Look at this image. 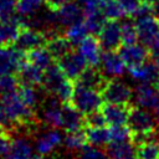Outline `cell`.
I'll return each instance as SVG.
<instances>
[{
	"instance_id": "6da1fadb",
	"label": "cell",
	"mask_w": 159,
	"mask_h": 159,
	"mask_svg": "<svg viewBox=\"0 0 159 159\" xmlns=\"http://www.w3.org/2000/svg\"><path fill=\"white\" fill-rule=\"evenodd\" d=\"M1 101L5 108L6 117L14 127H21L27 129L36 127L37 118L35 109L24 102L17 89L2 93Z\"/></svg>"
},
{
	"instance_id": "7a4b0ae2",
	"label": "cell",
	"mask_w": 159,
	"mask_h": 159,
	"mask_svg": "<svg viewBox=\"0 0 159 159\" xmlns=\"http://www.w3.org/2000/svg\"><path fill=\"white\" fill-rule=\"evenodd\" d=\"M132 130V142L138 144L149 137L157 134V119L148 109L139 106H130L128 124Z\"/></svg>"
},
{
	"instance_id": "3957f363",
	"label": "cell",
	"mask_w": 159,
	"mask_h": 159,
	"mask_svg": "<svg viewBox=\"0 0 159 159\" xmlns=\"http://www.w3.org/2000/svg\"><path fill=\"white\" fill-rule=\"evenodd\" d=\"M103 102L104 101L99 91L75 83V91L71 103L83 114H88L91 112L101 109Z\"/></svg>"
},
{
	"instance_id": "277c9868",
	"label": "cell",
	"mask_w": 159,
	"mask_h": 159,
	"mask_svg": "<svg viewBox=\"0 0 159 159\" xmlns=\"http://www.w3.org/2000/svg\"><path fill=\"white\" fill-rule=\"evenodd\" d=\"M47 35L45 31H40L37 29H32L31 26L24 24L17 37L16 41L14 43V47L16 50H19L20 52H22L24 55H26L27 52L36 50L39 47H43L47 42Z\"/></svg>"
},
{
	"instance_id": "5b68a950",
	"label": "cell",
	"mask_w": 159,
	"mask_h": 159,
	"mask_svg": "<svg viewBox=\"0 0 159 159\" xmlns=\"http://www.w3.org/2000/svg\"><path fill=\"white\" fill-rule=\"evenodd\" d=\"M101 94L104 102L129 104L134 96V92L123 81H119L118 78H108V81L101 91Z\"/></svg>"
},
{
	"instance_id": "8992f818",
	"label": "cell",
	"mask_w": 159,
	"mask_h": 159,
	"mask_svg": "<svg viewBox=\"0 0 159 159\" xmlns=\"http://www.w3.org/2000/svg\"><path fill=\"white\" fill-rule=\"evenodd\" d=\"M97 36L104 51L119 50L122 45L120 24L118 22V20H107Z\"/></svg>"
},
{
	"instance_id": "52a82bcc",
	"label": "cell",
	"mask_w": 159,
	"mask_h": 159,
	"mask_svg": "<svg viewBox=\"0 0 159 159\" xmlns=\"http://www.w3.org/2000/svg\"><path fill=\"white\" fill-rule=\"evenodd\" d=\"M120 57L123 58L125 66L128 70L130 68H135L140 65H143L144 62L148 61V58H150V53H149V48L140 43H132V45H123L119 47L118 50Z\"/></svg>"
},
{
	"instance_id": "ba28073f",
	"label": "cell",
	"mask_w": 159,
	"mask_h": 159,
	"mask_svg": "<svg viewBox=\"0 0 159 159\" xmlns=\"http://www.w3.org/2000/svg\"><path fill=\"white\" fill-rule=\"evenodd\" d=\"M134 99L137 106L155 111L159 107V84L139 82L134 89Z\"/></svg>"
},
{
	"instance_id": "9c48e42d",
	"label": "cell",
	"mask_w": 159,
	"mask_h": 159,
	"mask_svg": "<svg viewBox=\"0 0 159 159\" xmlns=\"http://www.w3.org/2000/svg\"><path fill=\"white\" fill-rule=\"evenodd\" d=\"M56 62L61 67V70L63 71L66 77L72 80V81H75L84 71V68L88 66L87 61L80 53L78 50L77 51H75V50L70 51L68 53H66L63 57H61Z\"/></svg>"
},
{
	"instance_id": "30bf717a",
	"label": "cell",
	"mask_w": 159,
	"mask_h": 159,
	"mask_svg": "<svg viewBox=\"0 0 159 159\" xmlns=\"http://www.w3.org/2000/svg\"><path fill=\"white\" fill-rule=\"evenodd\" d=\"M135 26L139 41L149 48L159 35V21L149 14L135 19Z\"/></svg>"
},
{
	"instance_id": "8fae6325",
	"label": "cell",
	"mask_w": 159,
	"mask_h": 159,
	"mask_svg": "<svg viewBox=\"0 0 159 159\" xmlns=\"http://www.w3.org/2000/svg\"><path fill=\"white\" fill-rule=\"evenodd\" d=\"M25 61V55L14 46H0V77L9 73H17Z\"/></svg>"
},
{
	"instance_id": "7c38bea8",
	"label": "cell",
	"mask_w": 159,
	"mask_h": 159,
	"mask_svg": "<svg viewBox=\"0 0 159 159\" xmlns=\"http://www.w3.org/2000/svg\"><path fill=\"white\" fill-rule=\"evenodd\" d=\"M101 70L107 77L118 78L119 76H123L127 66L120 57L118 51H104L101 57Z\"/></svg>"
},
{
	"instance_id": "4fadbf2b",
	"label": "cell",
	"mask_w": 159,
	"mask_h": 159,
	"mask_svg": "<svg viewBox=\"0 0 159 159\" xmlns=\"http://www.w3.org/2000/svg\"><path fill=\"white\" fill-rule=\"evenodd\" d=\"M101 111L106 118L107 124L109 125H125L128 124L130 106L129 104H118L106 102L102 104Z\"/></svg>"
},
{
	"instance_id": "5bb4252c",
	"label": "cell",
	"mask_w": 159,
	"mask_h": 159,
	"mask_svg": "<svg viewBox=\"0 0 159 159\" xmlns=\"http://www.w3.org/2000/svg\"><path fill=\"white\" fill-rule=\"evenodd\" d=\"M78 51L87 61L88 66H98L101 63L102 57V46L99 40L93 35H87L80 43H78Z\"/></svg>"
},
{
	"instance_id": "9a60e30c",
	"label": "cell",
	"mask_w": 159,
	"mask_h": 159,
	"mask_svg": "<svg viewBox=\"0 0 159 159\" xmlns=\"http://www.w3.org/2000/svg\"><path fill=\"white\" fill-rule=\"evenodd\" d=\"M107 81H108V78L103 73L102 70L97 68V66H87L84 68V71L73 82L76 84H80V86H83L87 88H92V89H97L101 92Z\"/></svg>"
},
{
	"instance_id": "2e32d148",
	"label": "cell",
	"mask_w": 159,
	"mask_h": 159,
	"mask_svg": "<svg viewBox=\"0 0 159 159\" xmlns=\"http://www.w3.org/2000/svg\"><path fill=\"white\" fill-rule=\"evenodd\" d=\"M61 143H63V137L60 130L56 128H52L50 130H46L41 133L35 142V148L39 154L47 155L52 153Z\"/></svg>"
},
{
	"instance_id": "e0dca14e",
	"label": "cell",
	"mask_w": 159,
	"mask_h": 159,
	"mask_svg": "<svg viewBox=\"0 0 159 159\" xmlns=\"http://www.w3.org/2000/svg\"><path fill=\"white\" fill-rule=\"evenodd\" d=\"M20 84H30V86H41L43 84V77L45 71L35 66L34 63L29 62L26 58L20 66L17 73H16Z\"/></svg>"
},
{
	"instance_id": "ac0fdd59",
	"label": "cell",
	"mask_w": 159,
	"mask_h": 159,
	"mask_svg": "<svg viewBox=\"0 0 159 159\" xmlns=\"http://www.w3.org/2000/svg\"><path fill=\"white\" fill-rule=\"evenodd\" d=\"M133 80L143 83H154L159 84V66L150 58L143 65L128 70Z\"/></svg>"
},
{
	"instance_id": "d6986e66",
	"label": "cell",
	"mask_w": 159,
	"mask_h": 159,
	"mask_svg": "<svg viewBox=\"0 0 159 159\" xmlns=\"http://www.w3.org/2000/svg\"><path fill=\"white\" fill-rule=\"evenodd\" d=\"M62 113H63V124L62 128L68 132H75L83 129L86 127L84 114L80 112L72 103H63L62 104Z\"/></svg>"
},
{
	"instance_id": "ffe728a7",
	"label": "cell",
	"mask_w": 159,
	"mask_h": 159,
	"mask_svg": "<svg viewBox=\"0 0 159 159\" xmlns=\"http://www.w3.org/2000/svg\"><path fill=\"white\" fill-rule=\"evenodd\" d=\"M57 20L61 26H70L83 20V7L78 4V1H68L63 6H61L57 11Z\"/></svg>"
},
{
	"instance_id": "44dd1931",
	"label": "cell",
	"mask_w": 159,
	"mask_h": 159,
	"mask_svg": "<svg viewBox=\"0 0 159 159\" xmlns=\"http://www.w3.org/2000/svg\"><path fill=\"white\" fill-rule=\"evenodd\" d=\"M24 24L25 21L22 19H17L15 16L7 21L0 22V46H14Z\"/></svg>"
},
{
	"instance_id": "7402d4cb",
	"label": "cell",
	"mask_w": 159,
	"mask_h": 159,
	"mask_svg": "<svg viewBox=\"0 0 159 159\" xmlns=\"http://www.w3.org/2000/svg\"><path fill=\"white\" fill-rule=\"evenodd\" d=\"M47 37L48 39H47L45 47L52 55L55 61H58L61 57H63L66 53H68L70 51L73 50L72 42L65 35H60L58 32H56V34L50 35Z\"/></svg>"
},
{
	"instance_id": "603a6c76",
	"label": "cell",
	"mask_w": 159,
	"mask_h": 159,
	"mask_svg": "<svg viewBox=\"0 0 159 159\" xmlns=\"http://www.w3.org/2000/svg\"><path fill=\"white\" fill-rule=\"evenodd\" d=\"M42 120L50 128H62L63 124V113H62V103L55 97L47 101V104L43 109Z\"/></svg>"
},
{
	"instance_id": "cb8c5ba5",
	"label": "cell",
	"mask_w": 159,
	"mask_h": 159,
	"mask_svg": "<svg viewBox=\"0 0 159 159\" xmlns=\"http://www.w3.org/2000/svg\"><path fill=\"white\" fill-rule=\"evenodd\" d=\"M106 147L111 159H130L135 154V144L132 140L109 142Z\"/></svg>"
},
{
	"instance_id": "d4e9b609",
	"label": "cell",
	"mask_w": 159,
	"mask_h": 159,
	"mask_svg": "<svg viewBox=\"0 0 159 159\" xmlns=\"http://www.w3.org/2000/svg\"><path fill=\"white\" fill-rule=\"evenodd\" d=\"M66 78H67L66 75L63 73V71L61 70V67L55 61L48 68L45 70V77H43V84H42V87L47 92H50L51 94H53L55 91L57 89V87Z\"/></svg>"
},
{
	"instance_id": "484cf974",
	"label": "cell",
	"mask_w": 159,
	"mask_h": 159,
	"mask_svg": "<svg viewBox=\"0 0 159 159\" xmlns=\"http://www.w3.org/2000/svg\"><path fill=\"white\" fill-rule=\"evenodd\" d=\"M34 155L31 143L24 137H16L12 138L11 148L6 159H32Z\"/></svg>"
},
{
	"instance_id": "4316f807",
	"label": "cell",
	"mask_w": 159,
	"mask_h": 159,
	"mask_svg": "<svg viewBox=\"0 0 159 159\" xmlns=\"http://www.w3.org/2000/svg\"><path fill=\"white\" fill-rule=\"evenodd\" d=\"M157 135L158 133L135 144V154L139 159H159V137Z\"/></svg>"
},
{
	"instance_id": "83f0119b",
	"label": "cell",
	"mask_w": 159,
	"mask_h": 159,
	"mask_svg": "<svg viewBox=\"0 0 159 159\" xmlns=\"http://www.w3.org/2000/svg\"><path fill=\"white\" fill-rule=\"evenodd\" d=\"M25 58H26L29 62L34 63L35 66H37L39 68H41V70H43V71H45L46 68H48V67L55 62L52 55L48 52V50H47L45 46H43V47H39V48H36V50H32V51L27 52V53L25 55Z\"/></svg>"
},
{
	"instance_id": "f1b7e54d",
	"label": "cell",
	"mask_w": 159,
	"mask_h": 159,
	"mask_svg": "<svg viewBox=\"0 0 159 159\" xmlns=\"http://www.w3.org/2000/svg\"><path fill=\"white\" fill-rule=\"evenodd\" d=\"M84 134L87 142L96 147H103L111 142L109 128L106 127H84Z\"/></svg>"
},
{
	"instance_id": "f546056e",
	"label": "cell",
	"mask_w": 159,
	"mask_h": 159,
	"mask_svg": "<svg viewBox=\"0 0 159 159\" xmlns=\"http://www.w3.org/2000/svg\"><path fill=\"white\" fill-rule=\"evenodd\" d=\"M99 7L107 20H119L127 16L118 0H99Z\"/></svg>"
},
{
	"instance_id": "4dcf8cb0",
	"label": "cell",
	"mask_w": 159,
	"mask_h": 159,
	"mask_svg": "<svg viewBox=\"0 0 159 159\" xmlns=\"http://www.w3.org/2000/svg\"><path fill=\"white\" fill-rule=\"evenodd\" d=\"M45 0H16V12L21 17H31L39 12Z\"/></svg>"
},
{
	"instance_id": "1f68e13d",
	"label": "cell",
	"mask_w": 159,
	"mask_h": 159,
	"mask_svg": "<svg viewBox=\"0 0 159 159\" xmlns=\"http://www.w3.org/2000/svg\"><path fill=\"white\" fill-rule=\"evenodd\" d=\"M87 138L84 134V129L75 130V132H68L66 137L63 138V144L68 150H81L83 147H86Z\"/></svg>"
},
{
	"instance_id": "d6a6232c",
	"label": "cell",
	"mask_w": 159,
	"mask_h": 159,
	"mask_svg": "<svg viewBox=\"0 0 159 159\" xmlns=\"http://www.w3.org/2000/svg\"><path fill=\"white\" fill-rule=\"evenodd\" d=\"M88 29L84 24L83 20L76 22V24H72L70 26H67L66 31H65V36L72 42V45H78L87 35H88Z\"/></svg>"
},
{
	"instance_id": "836d02e7",
	"label": "cell",
	"mask_w": 159,
	"mask_h": 159,
	"mask_svg": "<svg viewBox=\"0 0 159 159\" xmlns=\"http://www.w3.org/2000/svg\"><path fill=\"white\" fill-rule=\"evenodd\" d=\"M17 92L20 93L24 102L30 106L31 108L36 109L40 103V91L37 89V86H30V84H20L17 88Z\"/></svg>"
},
{
	"instance_id": "e575fe53",
	"label": "cell",
	"mask_w": 159,
	"mask_h": 159,
	"mask_svg": "<svg viewBox=\"0 0 159 159\" xmlns=\"http://www.w3.org/2000/svg\"><path fill=\"white\" fill-rule=\"evenodd\" d=\"M120 32H122V43L123 45H132L138 41V32L135 21L127 19L120 24Z\"/></svg>"
},
{
	"instance_id": "d590c367",
	"label": "cell",
	"mask_w": 159,
	"mask_h": 159,
	"mask_svg": "<svg viewBox=\"0 0 159 159\" xmlns=\"http://www.w3.org/2000/svg\"><path fill=\"white\" fill-rule=\"evenodd\" d=\"M78 159H111L107 150L101 149L96 145H86L80 150Z\"/></svg>"
},
{
	"instance_id": "8d00e7d4",
	"label": "cell",
	"mask_w": 159,
	"mask_h": 159,
	"mask_svg": "<svg viewBox=\"0 0 159 159\" xmlns=\"http://www.w3.org/2000/svg\"><path fill=\"white\" fill-rule=\"evenodd\" d=\"M109 138L111 142H124L132 140V130L125 125H111L109 127Z\"/></svg>"
},
{
	"instance_id": "74e56055",
	"label": "cell",
	"mask_w": 159,
	"mask_h": 159,
	"mask_svg": "<svg viewBox=\"0 0 159 159\" xmlns=\"http://www.w3.org/2000/svg\"><path fill=\"white\" fill-rule=\"evenodd\" d=\"M12 143V135L10 128L6 125H0V158L7 157Z\"/></svg>"
},
{
	"instance_id": "f35d334b",
	"label": "cell",
	"mask_w": 159,
	"mask_h": 159,
	"mask_svg": "<svg viewBox=\"0 0 159 159\" xmlns=\"http://www.w3.org/2000/svg\"><path fill=\"white\" fill-rule=\"evenodd\" d=\"M19 86H20V82H19L16 73H9V75H4L0 77V92L1 93L15 91L19 88Z\"/></svg>"
},
{
	"instance_id": "ab89813d",
	"label": "cell",
	"mask_w": 159,
	"mask_h": 159,
	"mask_svg": "<svg viewBox=\"0 0 159 159\" xmlns=\"http://www.w3.org/2000/svg\"><path fill=\"white\" fill-rule=\"evenodd\" d=\"M16 0H0V22L7 21L15 16Z\"/></svg>"
},
{
	"instance_id": "60d3db41",
	"label": "cell",
	"mask_w": 159,
	"mask_h": 159,
	"mask_svg": "<svg viewBox=\"0 0 159 159\" xmlns=\"http://www.w3.org/2000/svg\"><path fill=\"white\" fill-rule=\"evenodd\" d=\"M84 122H86V127H104L107 124L106 118L101 109L84 114Z\"/></svg>"
},
{
	"instance_id": "b9f144b4",
	"label": "cell",
	"mask_w": 159,
	"mask_h": 159,
	"mask_svg": "<svg viewBox=\"0 0 159 159\" xmlns=\"http://www.w3.org/2000/svg\"><path fill=\"white\" fill-rule=\"evenodd\" d=\"M118 1L120 2L122 7L124 9L127 16H133L142 2V0H118Z\"/></svg>"
},
{
	"instance_id": "7bdbcfd3",
	"label": "cell",
	"mask_w": 159,
	"mask_h": 159,
	"mask_svg": "<svg viewBox=\"0 0 159 159\" xmlns=\"http://www.w3.org/2000/svg\"><path fill=\"white\" fill-rule=\"evenodd\" d=\"M68 1H71V0H45V4L47 6V9L52 10V11H57L61 6H63Z\"/></svg>"
},
{
	"instance_id": "ee69618b",
	"label": "cell",
	"mask_w": 159,
	"mask_h": 159,
	"mask_svg": "<svg viewBox=\"0 0 159 159\" xmlns=\"http://www.w3.org/2000/svg\"><path fill=\"white\" fill-rule=\"evenodd\" d=\"M7 122H9V119H7V117H6V113H5V108H4L2 101L0 99V125H6Z\"/></svg>"
},
{
	"instance_id": "f6af8a7d",
	"label": "cell",
	"mask_w": 159,
	"mask_h": 159,
	"mask_svg": "<svg viewBox=\"0 0 159 159\" xmlns=\"http://www.w3.org/2000/svg\"><path fill=\"white\" fill-rule=\"evenodd\" d=\"M152 15L159 21V1H157L152 5Z\"/></svg>"
},
{
	"instance_id": "bcb514c9",
	"label": "cell",
	"mask_w": 159,
	"mask_h": 159,
	"mask_svg": "<svg viewBox=\"0 0 159 159\" xmlns=\"http://www.w3.org/2000/svg\"><path fill=\"white\" fill-rule=\"evenodd\" d=\"M154 112H155V119H157V123H158V127H159V107Z\"/></svg>"
},
{
	"instance_id": "7dc6e473",
	"label": "cell",
	"mask_w": 159,
	"mask_h": 159,
	"mask_svg": "<svg viewBox=\"0 0 159 159\" xmlns=\"http://www.w3.org/2000/svg\"><path fill=\"white\" fill-rule=\"evenodd\" d=\"M32 159H46V158H45V155H42V154H39V153H37V154H35V155H34V158H32Z\"/></svg>"
},
{
	"instance_id": "c3c4849f",
	"label": "cell",
	"mask_w": 159,
	"mask_h": 159,
	"mask_svg": "<svg viewBox=\"0 0 159 159\" xmlns=\"http://www.w3.org/2000/svg\"><path fill=\"white\" fill-rule=\"evenodd\" d=\"M142 1H144V2H148V4H154V2H157V1H159V0H142Z\"/></svg>"
},
{
	"instance_id": "681fc988",
	"label": "cell",
	"mask_w": 159,
	"mask_h": 159,
	"mask_svg": "<svg viewBox=\"0 0 159 159\" xmlns=\"http://www.w3.org/2000/svg\"><path fill=\"white\" fill-rule=\"evenodd\" d=\"M130 159H139V158H138V157H132Z\"/></svg>"
}]
</instances>
